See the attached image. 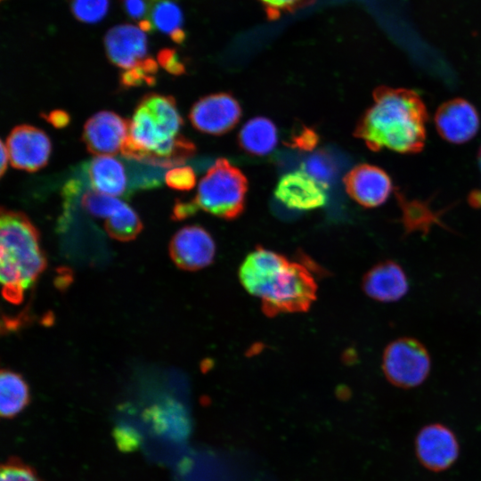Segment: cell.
<instances>
[{
    "mask_svg": "<svg viewBox=\"0 0 481 481\" xmlns=\"http://www.w3.org/2000/svg\"><path fill=\"white\" fill-rule=\"evenodd\" d=\"M428 119L417 92L382 86L374 90L373 103L358 120L354 135L373 151L418 153L425 145Z\"/></svg>",
    "mask_w": 481,
    "mask_h": 481,
    "instance_id": "obj_1",
    "label": "cell"
},
{
    "mask_svg": "<svg viewBox=\"0 0 481 481\" xmlns=\"http://www.w3.org/2000/svg\"><path fill=\"white\" fill-rule=\"evenodd\" d=\"M46 258L40 248L39 233L29 217L19 211L2 208L0 216V279L2 294L19 304L24 292L43 273Z\"/></svg>",
    "mask_w": 481,
    "mask_h": 481,
    "instance_id": "obj_2",
    "label": "cell"
},
{
    "mask_svg": "<svg viewBox=\"0 0 481 481\" xmlns=\"http://www.w3.org/2000/svg\"><path fill=\"white\" fill-rule=\"evenodd\" d=\"M248 179L226 159H216L200 179L193 201L216 217L233 220L245 209Z\"/></svg>",
    "mask_w": 481,
    "mask_h": 481,
    "instance_id": "obj_3",
    "label": "cell"
},
{
    "mask_svg": "<svg viewBox=\"0 0 481 481\" xmlns=\"http://www.w3.org/2000/svg\"><path fill=\"white\" fill-rule=\"evenodd\" d=\"M316 296L317 284L309 269L301 263L289 261L260 299L261 307L271 317L302 313L311 307Z\"/></svg>",
    "mask_w": 481,
    "mask_h": 481,
    "instance_id": "obj_4",
    "label": "cell"
},
{
    "mask_svg": "<svg viewBox=\"0 0 481 481\" xmlns=\"http://www.w3.org/2000/svg\"><path fill=\"white\" fill-rule=\"evenodd\" d=\"M431 359L427 348L412 338H400L390 342L382 356V369L387 379L395 387L412 388L428 378Z\"/></svg>",
    "mask_w": 481,
    "mask_h": 481,
    "instance_id": "obj_5",
    "label": "cell"
},
{
    "mask_svg": "<svg viewBox=\"0 0 481 481\" xmlns=\"http://www.w3.org/2000/svg\"><path fill=\"white\" fill-rule=\"evenodd\" d=\"M240 118V105L229 93H216L201 97L189 113V119L195 129L212 135L230 132Z\"/></svg>",
    "mask_w": 481,
    "mask_h": 481,
    "instance_id": "obj_6",
    "label": "cell"
},
{
    "mask_svg": "<svg viewBox=\"0 0 481 481\" xmlns=\"http://www.w3.org/2000/svg\"><path fill=\"white\" fill-rule=\"evenodd\" d=\"M415 452L420 464L428 470L439 472L457 461L460 444L455 434L445 425L424 426L415 439Z\"/></svg>",
    "mask_w": 481,
    "mask_h": 481,
    "instance_id": "obj_7",
    "label": "cell"
},
{
    "mask_svg": "<svg viewBox=\"0 0 481 481\" xmlns=\"http://www.w3.org/2000/svg\"><path fill=\"white\" fill-rule=\"evenodd\" d=\"M169 254L177 267L185 271H197L213 262L216 243L203 227L188 225L181 228L172 237Z\"/></svg>",
    "mask_w": 481,
    "mask_h": 481,
    "instance_id": "obj_8",
    "label": "cell"
},
{
    "mask_svg": "<svg viewBox=\"0 0 481 481\" xmlns=\"http://www.w3.org/2000/svg\"><path fill=\"white\" fill-rule=\"evenodd\" d=\"M5 146L11 165L28 172L44 167L52 148L46 134L29 125L15 126L7 136Z\"/></svg>",
    "mask_w": 481,
    "mask_h": 481,
    "instance_id": "obj_9",
    "label": "cell"
},
{
    "mask_svg": "<svg viewBox=\"0 0 481 481\" xmlns=\"http://www.w3.org/2000/svg\"><path fill=\"white\" fill-rule=\"evenodd\" d=\"M129 127L130 120L110 110L99 111L86 122L82 140L89 152L112 156L121 151Z\"/></svg>",
    "mask_w": 481,
    "mask_h": 481,
    "instance_id": "obj_10",
    "label": "cell"
},
{
    "mask_svg": "<svg viewBox=\"0 0 481 481\" xmlns=\"http://www.w3.org/2000/svg\"><path fill=\"white\" fill-rule=\"evenodd\" d=\"M436 128L440 136L452 143L471 140L480 126L477 109L462 98H453L442 103L435 114Z\"/></svg>",
    "mask_w": 481,
    "mask_h": 481,
    "instance_id": "obj_11",
    "label": "cell"
},
{
    "mask_svg": "<svg viewBox=\"0 0 481 481\" xmlns=\"http://www.w3.org/2000/svg\"><path fill=\"white\" fill-rule=\"evenodd\" d=\"M346 192L364 208H376L390 196L392 181L380 167L360 164L352 168L343 179Z\"/></svg>",
    "mask_w": 481,
    "mask_h": 481,
    "instance_id": "obj_12",
    "label": "cell"
},
{
    "mask_svg": "<svg viewBox=\"0 0 481 481\" xmlns=\"http://www.w3.org/2000/svg\"><path fill=\"white\" fill-rule=\"evenodd\" d=\"M289 261L280 253L257 247L241 263L239 269L240 281L250 295L261 299Z\"/></svg>",
    "mask_w": 481,
    "mask_h": 481,
    "instance_id": "obj_13",
    "label": "cell"
},
{
    "mask_svg": "<svg viewBox=\"0 0 481 481\" xmlns=\"http://www.w3.org/2000/svg\"><path fill=\"white\" fill-rule=\"evenodd\" d=\"M327 189L303 169L282 175L274 196L284 206L295 210H313L326 204Z\"/></svg>",
    "mask_w": 481,
    "mask_h": 481,
    "instance_id": "obj_14",
    "label": "cell"
},
{
    "mask_svg": "<svg viewBox=\"0 0 481 481\" xmlns=\"http://www.w3.org/2000/svg\"><path fill=\"white\" fill-rule=\"evenodd\" d=\"M109 60L125 70L137 67L147 58L145 31L134 25H118L110 29L104 39Z\"/></svg>",
    "mask_w": 481,
    "mask_h": 481,
    "instance_id": "obj_15",
    "label": "cell"
},
{
    "mask_svg": "<svg viewBox=\"0 0 481 481\" xmlns=\"http://www.w3.org/2000/svg\"><path fill=\"white\" fill-rule=\"evenodd\" d=\"M363 289L371 298L383 303L400 300L409 289V281L403 267L393 260L373 265L363 278Z\"/></svg>",
    "mask_w": 481,
    "mask_h": 481,
    "instance_id": "obj_16",
    "label": "cell"
},
{
    "mask_svg": "<svg viewBox=\"0 0 481 481\" xmlns=\"http://www.w3.org/2000/svg\"><path fill=\"white\" fill-rule=\"evenodd\" d=\"M86 172L94 190L110 196L127 193L128 179L123 163L112 156H97L87 163Z\"/></svg>",
    "mask_w": 481,
    "mask_h": 481,
    "instance_id": "obj_17",
    "label": "cell"
},
{
    "mask_svg": "<svg viewBox=\"0 0 481 481\" xmlns=\"http://www.w3.org/2000/svg\"><path fill=\"white\" fill-rule=\"evenodd\" d=\"M277 142V128L272 120L265 117H255L248 120L238 134L240 148L254 156L271 153Z\"/></svg>",
    "mask_w": 481,
    "mask_h": 481,
    "instance_id": "obj_18",
    "label": "cell"
},
{
    "mask_svg": "<svg viewBox=\"0 0 481 481\" xmlns=\"http://www.w3.org/2000/svg\"><path fill=\"white\" fill-rule=\"evenodd\" d=\"M141 102L150 110L163 141H170L180 135L183 122L172 96L151 93L145 94Z\"/></svg>",
    "mask_w": 481,
    "mask_h": 481,
    "instance_id": "obj_19",
    "label": "cell"
},
{
    "mask_svg": "<svg viewBox=\"0 0 481 481\" xmlns=\"http://www.w3.org/2000/svg\"><path fill=\"white\" fill-rule=\"evenodd\" d=\"M29 403V387L17 372L2 370L0 373V415L10 419L20 412Z\"/></svg>",
    "mask_w": 481,
    "mask_h": 481,
    "instance_id": "obj_20",
    "label": "cell"
},
{
    "mask_svg": "<svg viewBox=\"0 0 481 481\" xmlns=\"http://www.w3.org/2000/svg\"><path fill=\"white\" fill-rule=\"evenodd\" d=\"M150 21L160 32L169 35L175 43L185 38L183 30V14L179 6L170 0H155Z\"/></svg>",
    "mask_w": 481,
    "mask_h": 481,
    "instance_id": "obj_21",
    "label": "cell"
},
{
    "mask_svg": "<svg viewBox=\"0 0 481 481\" xmlns=\"http://www.w3.org/2000/svg\"><path fill=\"white\" fill-rule=\"evenodd\" d=\"M143 229L136 212L127 204L105 221V230L113 239L129 241L135 239Z\"/></svg>",
    "mask_w": 481,
    "mask_h": 481,
    "instance_id": "obj_22",
    "label": "cell"
},
{
    "mask_svg": "<svg viewBox=\"0 0 481 481\" xmlns=\"http://www.w3.org/2000/svg\"><path fill=\"white\" fill-rule=\"evenodd\" d=\"M81 205L93 216L107 219L122 208L126 203L114 196L95 190H88L82 195Z\"/></svg>",
    "mask_w": 481,
    "mask_h": 481,
    "instance_id": "obj_23",
    "label": "cell"
},
{
    "mask_svg": "<svg viewBox=\"0 0 481 481\" xmlns=\"http://www.w3.org/2000/svg\"><path fill=\"white\" fill-rule=\"evenodd\" d=\"M302 169L326 189L337 174L335 161L327 152L322 151L312 154L305 161Z\"/></svg>",
    "mask_w": 481,
    "mask_h": 481,
    "instance_id": "obj_24",
    "label": "cell"
},
{
    "mask_svg": "<svg viewBox=\"0 0 481 481\" xmlns=\"http://www.w3.org/2000/svg\"><path fill=\"white\" fill-rule=\"evenodd\" d=\"M157 71V61L149 57L137 67L122 72L120 84L123 87L138 86L143 84L152 86L156 82Z\"/></svg>",
    "mask_w": 481,
    "mask_h": 481,
    "instance_id": "obj_25",
    "label": "cell"
},
{
    "mask_svg": "<svg viewBox=\"0 0 481 481\" xmlns=\"http://www.w3.org/2000/svg\"><path fill=\"white\" fill-rule=\"evenodd\" d=\"M71 10L75 17L86 23H95L107 13L108 0H70Z\"/></svg>",
    "mask_w": 481,
    "mask_h": 481,
    "instance_id": "obj_26",
    "label": "cell"
},
{
    "mask_svg": "<svg viewBox=\"0 0 481 481\" xmlns=\"http://www.w3.org/2000/svg\"><path fill=\"white\" fill-rule=\"evenodd\" d=\"M0 481H42L36 471L21 461L9 459L1 466Z\"/></svg>",
    "mask_w": 481,
    "mask_h": 481,
    "instance_id": "obj_27",
    "label": "cell"
},
{
    "mask_svg": "<svg viewBox=\"0 0 481 481\" xmlns=\"http://www.w3.org/2000/svg\"><path fill=\"white\" fill-rule=\"evenodd\" d=\"M166 183L178 191H190L196 183L194 170L189 167H175L165 174Z\"/></svg>",
    "mask_w": 481,
    "mask_h": 481,
    "instance_id": "obj_28",
    "label": "cell"
},
{
    "mask_svg": "<svg viewBox=\"0 0 481 481\" xmlns=\"http://www.w3.org/2000/svg\"><path fill=\"white\" fill-rule=\"evenodd\" d=\"M319 141L320 136L314 128L302 126L292 133L286 144L302 151H311L318 145Z\"/></svg>",
    "mask_w": 481,
    "mask_h": 481,
    "instance_id": "obj_29",
    "label": "cell"
},
{
    "mask_svg": "<svg viewBox=\"0 0 481 481\" xmlns=\"http://www.w3.org/2000/svg\"><path fill=\"white\" fill-rule=\"evenodd\" d=\"M262 4L269 18H277L281 13L290 12L304 7L314 0H257Z\"/></svg>",
    "mask_w": 481,
    "mask_h": 481,
    "instance_id": "obj_30",
    "label": "cell"
},
{
    "mask_svg": "<svg viewBox=\"0 0 481 481\" xmlns=\"http://www.w3.org/2000/svg\"><path fill=\"white\" fill-rule=\"evenodd\" d=\"M154 2L155 0H123V4L127 14L141 24L150 21Z\"/></svg>",
    "mask_w": 481,
    "mask_h": 481,
    "instance_id": "obj_31",
    "label": "cell"
},
{
    "mask_svg": "<svg viewBox=\"0 0 481 481\" xmlns=\"http://www.w3.org/2000/svg\"><path fill=\"white\" fill-rule=\"evenodd\" d=\"M158 62L167 72L173 75H182L185 72L183 63L173 49H163L158 54Z\"/></svg>",
    "mask_w": 481,
    "mask_h": 481,
    "instance_id": "obj_32",
    "label": "cell"
},
{
    "mask_svg": "<svg viewBox=\"0 0 481 481\" xmlns=\"http://www.w3.org/2000/svg\"><path fill=\"white\" fill-rule=\"evenodd\" d=\"M199 210L193 200L183 201L177 200L173 207L172 219L183 220L193 216Z\"/></svg>",
    "mask_w": 481,
    "mask_h": 481,
    "instance_id": "obj_33",
    "label": "cell"
},
{
    "mask_svg": "<svg viewBox=\"0 0 481 481\" xmlns=\"http://www.w3.org/2000/svg\"><path fill=\"white\" fill-rule=\"evenodd\" d=\"M42 117L56 128H62L69 123V115L62 110H55Z\"/></svg>",
    "mask_w": 481,
    "mask_h": 481,
    "instance_id": "obj_34",
    "label": "cell"
},
{
    "mask_svg": "<svg viewBox=\"0 0 481 481\" xmlns=\"http://www.w3.org/2000/svg\"><path fill=\"white\" fill-rule=\"evenodd\" d=\"M8 158H9V155H8L6 146L2 142L1 143V166H0V169H1L0 170V175H1V176L4 175V174L5 170H6Z\"/></svg>",
    "mask_w": 481,
    "mask_h": 481,
    "instance_id": "obj_35",
    "label": "cell"
},
{
    "mask_svg": "<svg viewBox=\"0 0 481 481\" xmlns=\"http://www.w3.org/2000/svg\"><path fill=\"white\" fill-rule=\"evenodd\" d=\"M478 158H479V160H480V163H481V149L479 151Z\"/></svg>",
    "mask_w": 481,
    "mask_h": 481,
    "instance_id": "obj_36",
    "label": "cell"
}]
</instances>
